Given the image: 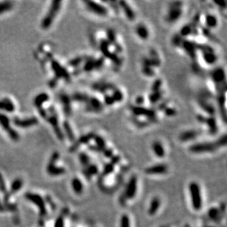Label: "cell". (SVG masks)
Instances as JSON below:
<instances>
[{
	"instance_id": "f5cc1de1",
	"label": "cell",
	"mask_w": 227,
	"mask_h": 227,
	"mask_svg": "<svg viewBox=\"0 0 227 227\" xmlns=\"http://www.w3.org/2000/svg\"><path fill=\"white\" fill-rule=\"evenodd\" d=\"M107 38H108V43H114L115 40V33L111 29H109L107 33Z\"/></svg>"
},
{
	"instance_id": "91938a15",
	"label": "cell",
	"mask_w": 227,
	"mask_h": 227,
	"mask_svg": "<svg viewBox=\"0 0 227 227\" xmlns=\"http://www.w3.org/2000/svg\"><path fill=\"white\" fill-rule=\"evenodd\" d=\"M206 227H212V226H206Z\"/></svg>"
},
{
	"instance_id": "f1b7e54d",
	"label": "cell",
	"mask_w": 227,
	"mask_h": 227,
	"mask_svg": "<svg viewBox=\"0 0 227 227\" xmlns=\"http://www.w3.org/2000/svg\"><path fill=\"white\" fill-rule=\"evenodd\" d=\"M48 99H49V96H48L47 94H41L38 95V96L35 98V105H36V107H38V109L40 110L43 104H44L46 102H47Z\"/></svg>"
},
{
	"instance_id": "9c48e42d",
	"label": "cell",
	"mask_w": 227,
	"mask_h": 227,
	"mask_svg": "<svg viewBox=\"0 0 227 227\" xmlns=\"http://www.w3.org/2000/svg\"><path fill=\"white\" fill-rule=\"evenodd\" d=\"M59 154L57 152H55L53 155L52 156L51 160L48 165L47 171L50 175H53V176H56V175H60L65 173V169L63 168H58V167H55V164L58 159Z\"/></svg>"
},
{
	"instance_id": "3957f363",
	"label": "cell",
	"mask_w": 227,
	"mask_h": 227,
	"mask_svg": "<svg viewBox=\"0 0 227 227\" xmlns=\"http://www.w3.org/2000/svg\"><path fill=\"white\" fill-rule=\"evenodd\" d=\"M182 2H172L169 6L166 21L169 23H174L179 19L182 14Z\"/></svg>"
},
{
	"instance_id": "30bf717a",
	"label": "cell",
	"mask_w": 227,
	"mask_h": 227,
	"mask_svg": "<svg viewBox=\"0 0 227 227\" xmlns=\"http://www.w3.org/2000/svg\"><path fill=\"white\" fill-rule=\"evenodd\" d=\"M168 166L165 164H157L145 169V173L148 175L165 174L168 172Z\"/></svg>"
},
{
	"instance_id": "4316f807",
	"label": "cell",
	"mask_w": 227,
	"mask_h": 227,
	"mask_svg": "<svg viewBox=\"0 0 227 227\" xmlns=\"http://www.w3.org/2000/svg\"><path fill=\"white\" fill-rule=\"evenodd\" d=\"M94 136H95V135L94 133H88V134H87V135H84V136L81 137L77 142H76L75 143H74L72 148H73L74 150H75L79 144H85V143H87L90 140L94 139Z\"/></svg>"
},
{
	"instance_id": "2e32d148",
	"label": "cell",
	"mask_w": 227,
	"mask_h": 227,
	"mask_svg": "<svg viewBox=\"0 0 227 227\" xmlns=\"http://www.w3.org/2000/svg\"><path fill=\"white\" fill-rule=\"evenodd\" d=\"M119 5H120V7L122 8V10L124 11L126 18H127L129 21H134L135 18V13H134V11L132 10L131 7L124 1L120 2H119Z\"/></svg>"
},
{
	"instance_id": "484cf974",
	"label": "cell",
	"mask_w": 227,
	"mask_h": 227,
	"mask_svg": "<svg viewBox=\"0 0 227 227\" xmlns=\"http://www.w3.org/2000/svg\"><path fill=\"white\" fill-rule=\"evenodd\" d=\"M206 124V126L209 128L210 132L211 133H215L217 131V126L216 120L213 117H210V118H205L204 122Z\"/></svg>"
},
{
	"instance_id": "ba28073f",
	"label": "cell",
	"mask_w": 227,
	"mask_h": 227,
	"mask_svg": "<svg viewBox=\"0 0 227 227\" xmlns=\"http://www.w3.org/2000/svg\"><path fill=\"white\" fill-rule=\"evenodd\" d=\"M131 111L136 116H145L150 121H153L155 118V113L153 110L140 106H135L131 107Z\"/></svg>"
},
{
	"instance_id": "52a82bcc",
	"label": "cell",
	"mask_w": 227,
	"mask_h": 227,
	"mask_svg": "<svg viewBox=\"0 0 227 227\" xmlns=\"http://www.w3.org/2000/svg\"><path fill=\"white\" fill-rule=\"evenodd\" d=\"M0 125L7 132L11 138L14 140H17L18 139V135L16 132L11 128L10 125V121L6 115L0 113Z\"/></svg>"
},
{
	"instance_id": "f546056e",
	"label": "cell",
	"mask_w": 227,
	"mask_h": 227,
	"mask_svg": "<svg viewBox=\"0 0 227 227\" xmlns=\"http://www.w3.org/2000/svg\"><path fill=\"white\" fill-rule=\"evenodd\" d=\"M94 90L99 91L102 93H105L106 91L110 90V89H113V85L111 84H107V83H96L94 85Z\"/></svg>"
},
{
	"instance_id": "bcb514c9",
	"label": "cell",
	"mask_w": 227,
	"mask_h": 227,
	"mask_svg": "<svg viewBox=\"0 0 227 227\" xmlns=\"http://www.w3.org/2000/svg\"><path fill=\"white\" fill-rule=\"evenodd\" d=\"M79 161L83 165H86L87 166L90 163V158L88 157V156L87 154L84 153H81L79 154Z\"/></svg>"
},
{
	"instance_id": "6da1fadb",
	"label": "cell",
	"mask_w": 227,
	"mask_h": 227,
	"mask_svg": "<svg viewBox=\"0 0 227 227\" xmlns=\"http://www.w3.org/2000/svg\"><path fill=\"white\" fill-rule=\"evenodd\" d=\"M188 189L193 208L196 211H198L202 208L203 204L200 186L196 182H191L189 184Z\"/></svg>"
},
{
	"instance_id": "6f0895ef",
	"label": "cell",
	"mask_w": 227,
	"mask_h": 227,
	"mask_svg": "<svg viewBox=\"0 0 227 227\" xmlns=\"http://www.w3.org/2000/svg\"><path fill=\"white\" fill-rule=\"evenodd\" d=\"M104 154L107 157H113V152L110 149H104Z\"/></svg>"
},
{
	"instance_id": "11a10c76",
	"label": "cell",
	"mask_w": 227,
	"mask_h": 227,
	"mask_svg": "<svg viewBox=\"0 0 227 227\" xmlns=\"http://www.w3.org/2000/svg\"><path fill=\"white\" fill-rule=\"evenodd\" d=\"M55 227H64V221H63V217H59L55 221Z\"/></svg>"
},
{
	"instance_id": "1f68e13d",
	"label": "cell",
	"mask_w": 227,
	"mask_h": 227,
	"mask_svg": "<svg viewBox=\"0 0 227 227\" xmlns=\"http://www.w3.org/2000/svg\"><path fill=\"white\" fill-rule=\"evenodd\" d=\"M208 217L213 221H217L220 216V210L216 207H211L208 210Z\"/></svg>"
},
{
	"instance_id": "603a6c76",
	"label": "cell",
	"mask_w": 227,
	"mask_h": 227,
	"mask_svg": "<svg viewBox=\"0 0 227 227\" xmlns=\"http://www.w3.org/2000/svg\"><path fill=\"white\" fill-rule=\"evenodd\" d=\"M27 198H28L29 200L32 201L33 202H34L36 205H38V206L40 208V213L42 214L46 213V209H44V202H43V199L40 198V196H36V195H27Z\"/></svg>"
},
{
	"instance_id": "ee69618b",
	"label": "cell",
	"mask_w": 227,
	"mask_h": 227,
	"mask_svg": "<svg viewBox=\"0 0 227 227\" xmlns=\"http://www.w3.org/2000/svg\"><path fill=\"white\" fill-rule=\"evenodd\" d=\"M113 171H114V165L112 164L111 163H108L105 166V168L103 170V175L107 176V175L112 174Z\"/></svg>"
},
{
	"instance_id": "4fadbf2b",
	"label": "cell",
	"mask_w": 227,
	"mask_h": 227,
	"mask_svg": "<svg viewBox=\"0 0 227 227\" xmlns=\"http://www.w3.org/2000/svg\"><path fill=\"white\" fill-rule=\"evenodd\" d=\"M14 124L19 127H29V126L35 125L38 124V120L35 118L19 119L15 118L13 120Z\"/></svg>"
},
{
	"instance_id": "8992f818",
	"label": "cell",
	"mask_w": 227,
	"mask_h": 227,
	"mask_svg": "<svg viewBox=\"0 0 227 227\" xmlns=\"http://www.w3.org/2000/svg\"><path fill=\"white\" fill-rule=\"evenodd\" d=\"M85 4L86 5L87 8L91 12L94 13V14L100 16H105L108 13L107 9L103 5H100L96 2L94 1H86L85 2Z\"/></svg>"
},
{
	"instance_id": "9f6ffc18",
	"label": "cell",
	"mask_w": 227,
	"mask_h": 227,
	"mask_svg": "<svg viewBox=\"0 0 227 227\" xmlns=\"http://www.w3.org/2000/svg\"><path fill=\"white\" fill-rule=\"evenodd\" d=\"M105 103L108 105H112L113 104L115 103L114 100H113L112 96H106L105 98Z\"/></svg>"
},
{
	"instance_id": "ab89813d",
	"label": "cell",
	"mask_w": 227,
	"mask_h": 227,
	"mask_svg": "<svg viewBox=\"0 0 227 227\" xmlns=\"http://www.w3.org/2000/svg\"><path fill=\"white\" fill-rule=\"evenodd\" d=\"M95 142H96V145H97V148H101V149H105V140L102 138V137L98 136V135H95L94 137Z\"/></svg>"
},
{
	"instance_id": "7a4b0ae2",
	"label": "cell",
	"mask_w": 227,
	"mask_h": 227,
	"mask_svg": "<svg viewBox=\"0 0 227 227\" xmlns=\"http://www.w3.org/2000/svg\"><path fill=\"white\" fill-rule=\"evenodd\" d=\"M61 7V2L60 1H54L52 3L50 6L48 13H46L45 17L42 20L41 27L43 29H48L50 26L52 25L54 20H55V16L58 13Z\"/></svg>"
},
{
	"instance_id": "7dc6e473",
	"label": "cell",
	"mask_w": 227,
	"mask_h": 227,
	"mask_svg": "<svg viewBox=\"0 0 227 227\" xmlns=\"http://www.w3.org/2000/svg\"><path fill=\"white\" fill-rule=\"evenodd\" d=\"M182 42H183V40H182V37L179 35H176L173 37L172 43L175 46H182Z\"/></svg>"
},
{
	"instance_id": "c3c4849f",
	"label": "cell",
	"mask_w": 227,
	"mask_h": 227,
	"mask_svg": "<svg viewBox=\"0 0 227 227\" xmlns=\"http://www.w3.org/2000/svg\"><path fill=\"white\" fill-rule=\"evenodd\" d=\"M161 86H162L161 80H160V79H157V80H156L153 83V85H152V93L160 91V89L161 88Z\"/></svg>"
},
{
	"instance_id": "e0dca14e",
	"label": "cell",
	"mask_w": 227,
	"mask_h": 227,
	"mask_svg": "<svg viewBox=\"0 0 227 227\" xmlns=\"http://www.w3.org/2000/svg\"><path fill=\"white\" fill-rule=\"evenodd\" d=\"M160 199L158 198V197H154L150 202L149 207H148V213L150 215H154L155 214H157L160 207Z\"/></svg>"
},
{
	"instance_id": "681fc988",
	"label": "cell",
	"mask_w": 227,
	"mask_h": 227,
	"mask_svg": "<svg viewBox=\"0 0 227 227\" xmlns=\"http://www.w3.org/2000/svg\"><path fill=\"white\" fill-rule=\"evenodd\" d=\"M22 186V181L21 179H16V181H15L13 182V184L12 185V191H13V192H16V191H18V190L20 189V187H21Z\"/></svg>"
},
{
	"instance_id": "836d02e7",
	"label": "cell",
	"mask_w": 227,
	"mask_h": 227,
	"mask_svg": "<svg viewBox=\"0 0 227 227\" xmlns=\"http://www.w3.org/2000/svg\"><path fill=\"white\" fill-rule=\"evenodd\" d=\"M98 171V168L96 165H87L86 169V175L87 176V177H90L91 176H94V175L97 174Z\"/></svg>"
},
{
	"instance_id": "db71d44e",
	"label": "cell",
	"mask_w": 227,
	"mask_h": 227,
	"mask_svg": "<svg viewBox=\"0 0 227 227\" xmlns=\"http://www.w3.org/2000/svg\"><path fill=\"white\" fill-rule=\"evenodd\" d=\"M83 61V58L82 57H78V58H75L74 60H72L71 61H70V66L76 67L78 66V64L82 63Z\"/></svg>"
},
{
	"instance_id": "8fae6325",
	"label": "cell",
	"mask_w": 227,
	"mask_h": 227,
	"mask_svg": "<svg viewBox=\"0 0 227 227\" xmlns=\"http://www.w3.org/2000/svg\"><path fill=\"white\" fill-rule=\"evenodd\" d=\"M102 108H103L102 104L98 98H96V97L89 98L88 102H87V106L86 107L87 111L98 113L102 110Z\"/></svg>"
},
{
	"instance_id": "d590c367",
	"label": "cell",
	"mask_w": 227,
	"mask_h": 227,
	"mask_svg": "<svg viewBox=\"0 0 227 227\" xmlns=\"http://www.w3.org/2000/svg\"><path fill=\"white\" fill-rule=\"evenodd\" d=\"M13 7V3L10 2H0V14L10 10Z\"/></svg>"
},
{
	"instance_id": "74e56055",
	"label": "cell",
	"mask_w": 227,
	"mask_h": 227,
	"mask_svg": "<svg viewBox=\"0 0 227 227\" xmlns=\"http://www.w3.org/2000/svg\"><path fill=\"white\" fill-rule=\"evenodd\" d=\"M162 97V92L161 91H157V92H154L149 96V101L152 103H156Z\"/></svg>"
},
{
	"instance_id": "83f0119b",
	"label": "cell",
	"mask_w": 227,
	"mask_h": 227,
	"mask_svg": "<svg viewBox=\"0 0 227 227\" xmlns=\"http://www.w3.org/2000/svg\"><path fill=\"white\" fill-rule=\"evenodd\" d=\"M206 25L209 28H215L217 25V19L216 16L212 14H207L205 16Z\"/></svg>"
},
{
	"instance_id": "f6af8a7d",
	"label": "cell",
	"mask_w": 227,
	"mask_h": 227,
	"mask_svg": "<svg viewBox=\"0 0 227 227\" xmlns=\"http://www.w3.org/2000/svg\"><path fill=\"white\" fill-rule=\"evenodd\" d=\"M112 98H113L115 102H121L123 99V94L119 90H115V91L114 93H113Z\"/></svg>"
},
{
	"instance_id": "5b68a950",
	"label": "cell",
	"mask_w": 227,
	"mask_h": 227,
	"mask_svg": "<svg viewBox=\"0 0 227 227\" xmlns=\"http://www.w3.org/2000/svg\"><path fill=\"white\" fill-rule=\"evenodd\" d=\"M137 190V179L135 176H133L126 185L124 196L126 199H133L136 196Z\"/></svg>"
},
{
	"instance_id": "9a60e30c",
	"label": "cell",
	"mask_w": 227,
	"mask_h": 227,
	"mask_svg": "<svg viewBox=\"0 0 227 227\" xmlns=\"http://www.w3.org/2000/svg\"><path fill=\"white\" fill-rule=\"evenodd\" d=\"M199 133L197 130H187V131H185L179 135V140L182 141V142H186V141H189L191 140H193L196 137L198 136Z\"/></svg>"
},
{
	"instance_id": "d4e9b609",
	"label": "cell",
	"mask_w": 227,
	"mask_h": 227,
	"mask_svg": "<svg viewBox=\"0 0 227 227\" xmlns=\"http://www.w3.org/2000/svg\"><path fill=\"white\" fill-rule=\"evenodd\" d=\"M199 105L204 111H206V113H209L210 115H213L215 113V108L213 107V105H210L206 99L200 98L199 99Z\"/></svg>"
},
{
	"instance_id": "f907efd6",
	"label": "cell",
	"mask_w": 227,
	"mask_h": 227,
	"mask_svg": "<svg viewBox=\"0 0 227 227\" xmlns=\"http://www.w3.org/2000/svg\"><path fill=\"white\" fill-rule=\"evenodd\" d=\"M215 143H216L217 147L226 146V135H224L223 136H221L220 138H219L218 140H217L216 142H215Z\"/></svg>"
},
{
	"instance_id": "b9f144b4",
	"label": "cell",
	"mask_w": 227,
	"mask_h": 227,
	"mask_svg": "<svg viewBox=\"0 0 227 227\" xmlns=\"http://www.w3.org/2000/svg\"><path fill=\"white\" fill-rule=\"evenodd\" d=\"M142 72L144 75H146L148 77H153V76L154 75V70L152 69V67H149V66H143V67L142 68Z\"/></svg>"
},
{
	"instance_id": "60d3db41",
	"label": "cell",
	"mask_w": 227,
	"mask_h": 227,
	"mask_svg": "<svg viewBox=\"0 0 227 227\" xmlns=\"http://www.w3.org/2000/svg\"><path fill=\"white\" fill-rule=\"evenodd\" d=\"M93 69H95V60L88 59L84 66V70L85 71H91Z\"/></svg>"
},
{
	"instance_id": "cb8c5ba5",
	"label": "cell",
	"mask_w": 227,
	"mask_h": 227,
	"mask_svg": "<svg viewBox=\"0 0 227 227\" xmlns=\"http://www.w3.org/2000/svg\"><path fill=\"white\" fill-rule=\"evenodd\" d=\"M203 59L207 64L213 65L215 63H216L217 57L215 53L213 52V51H210L203 52Z\"/></svg>"
},
{
	"instance_id": "4dcf8cb0",
	"label": "cell",
	"mask_w": 227,
	"mask_h": 227,
	"mask_svg": "<svg viewBox=\"0 0 227 227\" xmlns=\"http://www.w3.org/2000/svg\"><path fill=\"white\" fill-rule=\"evenodd\" d=\"M60 101L64 105L65 113L67 114H69L71 113V106H70V100L69 98L65 94H62L60 96Z\"/></svg>"
},
{
	"instance_id": "d6986e66",
	"label": "cell",
	"mask_w": 227,
	"mask_h": 227,
	"mask_svg": "<svg viewBox=\"0 0 227 227\" xmlns=\"http://www.w3.org/2000/svg\"><path fill=\"white\" fill-rule=\"evenodd\" d=\"M0 110L7 111L8 113H13L15 110L14 104L9 98H2L0 100Z\"/></svg>"
},
{
	"instance_id": "816d5d0a",
	"label": "cell",
	"mask_w": 227,
	"mask_h": 227,
	"mask_svg": "<svg viewBox=\"0 0 227 227\" xmlns=\"http://www.w3.org/2000/svg\"><path fill=\"white\" fill-rule=\"evenodd\" d=\"M164 111L165 115H167V116L171 117L176 114V110L174 108H171V107H166V108L164 110Z\"/></svg>"
},
{
	"instance_id": "f35d334b",
	"label": "cell",
	"mask_w": 227,
	"mask_h": 227,
	"mask_svg": "<svg viewBox=\"0 0 227 227\" xmlns=\"http://www.w3.org/2000/svg\"><path fill=\"white\" fill-rule=\"evenodd\" d=\"M74 98L76 101L84 102V103H87V102H88V100H89V98L90 97L84 94H74Z\"/></svg>"
},
{
	"instance_id": "680465c9",
	"label": "cell",
	"mask_w": 227,
	"mask_h": 227,
	"mask_svg": "<svg viewBox=\"0 0 227 227\" xmlns=\"http://www.w3.org/2000/svg\"><path fill=\"white\" fill-rule=\"evenodd\" d=\"M143 102H144V98H143V96H137L136 98V103L137 104V105H139V106L141 105L143 103Z\"/></svg>"
},
{
	"instance_id": "44dd1931",
	"label": "cell",
	"mask_w": 227,
	"mask_h": 227,
	"mask_svg": "<svg viewBox=\"0 0 227 227\" xmlns=\"http://www.w3.org/2000/svg\"><path fill=\"white\" fill-rule=\"evenodd\" d=\"M135 32H136L137 36L142 40H147L149 37V32H148V28L146 25H143V24H140L137 26Z\"/></svg>"
},
{
	"instance_id": "7c38bea8",
	"label": "cell",
	"mask_w": 227,
	"mask_h": 227,
	"mask_svg": "<svg viewBox=\"0 0 227 227\" xmlns=\"http://www.w3.org/2000/svg\"><path fill=\"white\" fill-rule=\"evenodd\" d=\"M182 48L186 52V53L189 55L191 58L194 59L196 56V45L192 42H190L188 40H183L182 44Z\"/></svg>"
},
{
	"instance_id": "8d00e7d4",
	"label": "cell",
	"mask_w": 227,
	"mask_h": 227,
	"mask_svg": "<svg viewBox=\"0 0 227 227\" xmlns=\"http://www.w3.org/2000/svg\"><path fill=\"white\" fill-rule=\"evenodd\" d=\"M130 219L129 215L124 214L120 219V227H130Z\"/></svg>"
},
{
	"instance_id": "94428289",
	"label": "cell",
	"mask_w": 227,
	"mask_h": 227,
	"mask_svg": "<svg viewBox=\"0 0 227 227\" xmlns=\"http://www.w3.org/2000/svg\"><path fill=\"white\" fill-rule=\"evenodd\" d=\"M163 227H165V226H163Z\"/></svg>"
},
{
	"instance_id": "7bdbcfd3",
	"label": "cell",
	"mask_w": 227,
	"mask_h": 227,
	"mask_svg": "<svg viewBox=\"0 0 227 227\" xmlns=\"http://www.w3.org/2000/svg\"><path fill=\"white\" fill-rule=\"evenodd\" d=\"M64 129H65V131H66V133H67V135H68V137H69L71 140H73L74 138V133H73V131H72L71 127L70 125L68 124V123L66 122L64 124Z\"/></svg>"
},
{
	"instance_id": "ac0fdd59",
	"label": "cell",
	"mask_w": 227,
	"mask_h": 227,
	"mask_svg": "<svg viewBox=\"0 0 227 227\" xmlns=\"http://www.w3.org/2000/svg\"><path fill=\"white\" fill-rule=\"evenodd\" d=\"M52 68L57 76V77L64 78V79H68L69 78V75L67 73L66 70L63 67L60 66V65L57 62L54 61L52 63Z\"/></svg>"
},
{
	"instance_id": "5bb4252c",
	"label": "cell",
	"mask_w": 227,
	"mask_h": 227,
	"mask_svg": "<svg viewBox=\"0 0 227 227\" xmlns=\"http://www.w3.org/2000/svg\"><path fill=\"white\" fill-rule=\"evenodd\" d=\"M212 79L216 84L225 83V72L224 69L218 68L214 70L212 73Z\"/></svg>"
},
{
	"instance_id": "d6a6232c",
	"label": "cell",
	"mask_w": 227,
	"mask_h": 227,
	"mask_svg": "<svg viewBox=\"0 0 227 227\" xmlns=\"http://www.w3.org/2000/svg\"><path fill=\"white\" fill-rule=\"evenodd\" d=\"M193 27L192 25H185L181 29V31H180V34L179 35L181 37H186L188 36L189 35H190L191 33H193Z\"/></svg>"
},
{
	"instance_id": "7402d4cb",
	"label": "cell",
	"mask_w": 227,
	"mask_h": 227,
	"mask_svg": "<svg viewBox=\"0 0 227 227\" xmlns=\"http://www.w3.org/2000/svg\"><path fill=\"white\" fill-rule=\"evenodd\" d=\"M71 187L74 192L76 194L80 195L83 193V190H84V186H83V182L79 179L77 177L74 178L71 181Z\"/></svg>"
},
{
	"instance_id": "e575fe53",
	"label": "cell",
	"mask_w": 227,
	"mask_h": 227,
	"mask_svg": "<svg viewBox=\"0 0 227 227\" xmlns=\"http://www.w3.org/2000/svg\"><path fill=\"white\" fill-rule=\"evenodd\" d=\"M108 44H109L108 41L103 40V41H102L101 45H100V49H101V51L102 52V53H103V55L107 57H109V56L111 54L109 52Z\"/></svg>"
},
{
	"instance_id": "277c9868",
	"label": "cell",
	"mask_w": 227,
	"mask_h": 227,
	"mask_svg": "<svg viewBox=\"0 0 227 227\" xmlns=\"http://www.w3.org/2000/svg\"><path fill=\"white\" fill-rule=\"evenodd\" d=\"M217 148L215 143H197L190 147V152L193 154H203L206 152H213Z\"/></svg>"
},
{
	"instance_id": "ffe728a7",
	"label": "cell",
	"mask_w": 227,
	"mask_h": 227,
	"mask_svg": "<svg viewBox=\"0 0 227 227\" xmlns=\"http://www.w3.org/2000/svg\"><path fill=\"white\" fill-rule=\"evenodd\" d=\"M152 151L154 154L157 156V157L162 158L164 157L165 155V151L163 144L159 141H154L152 143Z\"/></svg>"
}]
</instances>
